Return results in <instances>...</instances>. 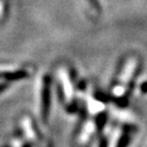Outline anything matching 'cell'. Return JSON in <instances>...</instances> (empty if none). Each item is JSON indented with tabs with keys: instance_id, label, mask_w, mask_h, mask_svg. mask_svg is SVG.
<instances>
[{
	"instance_id": "obj_1",
	"label": "cell",
	"mask_w": 147,
	"mask_h": 147,
	"mask_svg": "<svg viewBox=\"0 0 147 147\" xmlns=\"http://www.w3.org/2000/svg\"><path fill=\"white\" fill-rule=\"evenodd\" d=\"M51 79L49 76H45L43 78V88H42V119L44 122H47L50 111L51 102V92H50Z\"/></svg>"
},
{
	"instance_id": "obj_2",
	"label": "cell",
	"mask_w": 147,
	"mask_h": 147,
	"mask_svg": "<svg viewBox=\"0 0 147 147\" xmlns=\"http://www.w3.org/2000/svg\"><path fill=\"white\" fill-rule=\"evenodd\" d=\"M28 76H29V75H28L27 71H23V69H20V71H11V73H5L3 78H4L6 81H8V82H12V81L21 80V79L27 78Z\"/></svg>"
},
{
	"instance_id": "obj_3",
	"label": "cell",
	"mask_w": 147,
	"mask_h": 147,
	"mask_svg": "<svg viewBox=\"0 0 147 147\" xmlns=\"http://www.w3.org/2000/svg\"><path fill=\"white\" fill-rule=\"evenodd\" d=\"M107 122V113H100L97 115L96 119H95V125L98 131H101L104 128Z\"/></svg>"
},
{
	"instance_id": "obj_4",
	"label": "cell",
	"mask_w": 147,
	"mask_h": 147,
	"mask_svg": "<svg viewBox=\"0 0 147 147\" xmlns=\"http://www.w3.org/2000/svg\"><path fill=\"white\" fill-rule=\"evenodd\" d=\"M130 140H131V137H130L129 133L124 132L117 141V147H128V145L130 144Z\"/></svg>"
},
{
	"instance_id": "obj_5",
	"label": "cell",
	"mask_w": 147,
	"mask_h": 147,
	"mask_svg": "<svg viewBox=\"0 0 147 147\" xmlns=\"http://www.w3.org/2000/svg\"><path fill=\"white\" fill-rule=\"evenodd\" d=\"M113 101L115 102V104H117L119 107H127L129 104V98L127 96H121V97H117V98L115 99H113Z\"/></svg>"
},
{
	"instance_id": "obj_6",
	"label": "cell",
	"mask_w": 147,
	"mask_h": 147,
	"mask_svg": "<svg viewBox=\"0 0 147 147\" xmlns=\"http://www.w3.org/2000/svg\"><path fill=\"white\" fill-rule=\"evenodd\" d=\"M94 96H95V98H96L97 100L101 101V102H109L110 100H113L109 95H107L106 93H103V92H100V91L96 92Z\"/></svg>"
},
{
	"instance_id": "obj_7",
	"label": "cell",
	"mask_w": 147,
	"mask_h": 147,
	"mask_svg": "<svg viewBox=\"0 0 147 147\" xmlns=\"http://www.w3.org/2000/svg\"><path fill=\"white\" fill-rule=\"evenodd\" d=\"M78 109H79V104L77 100L73 101L71 103H69V105L67 106V111L69 113H75L76 111H78Z\"/></svg>"
},
{
	"instance_id": "obj_8",
	"label": "cell",
	"mask_w": 147,
	"mask_h": 147,
	"mask_svg": "<svg viewBox=\"0 0 147 147\" xmlns=\"http://www.w3.org/2000/svg\"><path fill=\"white\" fill-rule=\"evenodd\" d=\"M123 131L126 132V133H132V132H136L137 131V128L135 126H132V125H125L123 127Z\"/></svg>"
},
{
	"instance_id": "obj_9",
	"label": "cell",
	"mask_w": 147,
	"mask_h": 147,
	"mask_svg": "<svg viewBox=\"0 0 147 147\" xmlns=\"http://www.w3.org/2000/svg\"><path fill=\"white\" fill-rule=\"evenodd\" d=\"M98 147H108L107 138L104 137V136L100 137V139H99V142H98Z\"/></svg>"
},
{
	"instance_id": "obj_10",
	"label": "cell",
	"mask_w": 147,
	"mask_h": 147,
	"mask_svg": "<svg viewBox=\"0 0 147 147\" xmlns=\"http://www.w3.org/2000/svg\"><path fill=\"white\" fill-rule=\"evenodd\" d=\"M90 1V3L92 4V6L94 7L95 9H97V10H99L100 9V5H99V3H98V1L97 0H89Z\"/></svg>"
},
{
	"instance_id": "obj_11",
	"label": "cell",
	"mask_w": 147,
	"mask_h": 147,
	"mask_svg": "<svg viewBox=\"0 0 147 147\" xmlns=\"http://www.w3.org/2000/svg\"><path fill=\"white\" fill-rule=\"evenodd\" d=\"M140 89H141V92H142V93L146 94V93H147V82H144V83H142V84H141Z\"/></svg>"
},
{
	"instance_id": "obj_12",
	"label": "cell",
	"mask_w": 147,
	"mask_h": 147,
	"mask_svg": "<svg viewBox=\"0 0 147 147\" xmlns=\"http://www.w3.org/2000/svg\"><path fill=\"white\" fill-rule=\"evenodd\" d=\"M8 86H9L8 83H2V84H0V93H2L3 91H5Z\"/></svg>"
},
{
	"instance_id": "obj_13",
	"label": "cell",
	"mask_w": 147,
	"mask_h": 147,
	"mask_svg": "<svg viewBox=\"0 0 147 147\" xmlns=\"http://www.w3.org/2000/svg\"><path fill=\"white\" fill-rule=\"evenodd\" d=\"M79 88H80L81 90H84V88H85V82H81L80 84H79Z\"/></svg>"
},
{
	"instance_id": "obj_14",
	"label": "cell",
	"mask_w": 147,
	"mask_h": 147,
	"mask_svg": "<svg viewBox=\"0 0 147 147\" xmlns=\"http://www.w3.org/2000/svg\"><path fill=\"white\" fill-rule=\"evenodd\" d=\"M23 147H32V145H31L30 143H25V144L23 145Z\"/></svg>"
},
{
	"instance_id": "obj_15",
	"label": "cell",
	"mask_w": 147,
	"mask_h": 147,
	"mask_svg": "<svg viewBox=\"0 0 147 147\" xmlns=\"http://www.w3.org/2000/svg\"><path fill=\"white\" fill-rule=\"evenodd\" d=\"M4 74L5 73H0V78H1V77H4Z\"/></svg>"
}]
</instances>
